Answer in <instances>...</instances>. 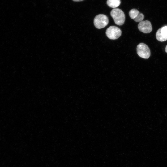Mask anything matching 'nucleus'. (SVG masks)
I'll return each instance as SVG.
<instances>
[{
    "label": "nucleus",
    "instance_id": "obj_8",
    "mask_svg": "<svg viewBox=\"0 0 167 167\" xmlns=\"http://www.w3.org/2000/svg\"><path fill=\"white\" fill-rule=\"evenodd\" d=\"M139 12L137 9H132L130 11L129 14L130 17L133 19L136 17Z\"/></svg>",
    "mask_w": 167,
    "mask_h": 167
},
{
    "label": "nucleus",
    "instance_id": "obj_7",
    "mask_svg": "<svg viewBox=\"0 0 167 167\" xmlns=\"http://www.w3.org/2000/svg\"><path fill=\"white\" fill-rule=\"evenodd\" d=\"M121 3L120 0H107V4L109 7L115 8L119 6Z\"/></svg>",
    "mask_w": 167,
    "mask_h": 167
},
{
    "label": "nucleus",
    "instance_id": "obj_3",
    "mask_svg": "<svg viewBox=\"0 0 167 167\" xmlns=\"http://www.w3.org/2000/svg\"><path fill=\"white\" fill-rule=\"evenodd\" d=\"M137 52L141 58L148 59L150 56V50L149 47L145 43H141L137 46Z\"/></svg>",
    "mask_w": 167,
    "mask_h": 167
},
{
    "label": "nucleus",
    "instance_id": "obj_5",
    "mask_svg": "<svg viewBox=\"0 0 167 167\" xmlns=\"http://www.w3.org/2000/svg\"><path fill=\"white\" fill-rule=\"evenodd\" d=\"M138 28L140 31L145 33L150 32L152 29L151 23L148 20L140 22L138 24Z\"/></svg>",
    "mask_w": 167,
    "mask_h": 167
},
{
    "label": "nucleus",
    "instance_id": "obj_11",
    "mask_svg": "<svg viewBox=\"0 0 167 167\" xmlns=\"http://www.w3.org/2000/svg\"><path fill=\"white\" fill-rule=\"evenodd\" d=\"M165 51L167 53V45H166L165 48Z\"/></svg>",
    "mask_w": 167,
    "mask_h": 167
},
{
    "label": "nucleus",
    "instance_id": "obj_10",
    "mask_svg": "<svg viewBox=\"0 0 167 167\" xmlns=\"http://www.w3.org/2000/svg\"><path fill=\"white\" fill-rule=\"evenodd\" d=\"M72 0L75 2H79V1H83L84 0Z\"/></svg>",
    "mask_w": 167,
    "mask_h": 167
},
{
    "label": "nucleus",
    "instance_id": "obj_6",
    "mask_svg": "<svg viewBox=\"0 0 167 167\" xmlns=\"http://www.w3.org/2000/svg\"><path fill=\"white\" fill-rule=\"evenodd\" d=\"M156 39L159 41L163 42L167 40V26L159 28L156 33Z\"/></svg>",
    "mask_w": 167,
    "mask_h": 167
},
{
    "label": "nucleus",
    "instance_id": "obj_4",
    "mask_svg": "<svg viewBox=\"0 0 167 167\" xmlns=\"http://www.w3.org/2000/svg\"><path fill=\"white\" fill-rule=\"evenodd\" d=\"M122 31L118 27L112 26L107 28L106 31L107 37L111 40H115L118 38L121 35Z\"/></svg>",
    "mask_w": 167,
    "mask_h": 167
},
{
    "label": "nucleus",
    "instance_id": "obj_9",
    "mask_svg": "<svg viewBox=\"0 0 167 167\" xmlns=\"http://www.w3.org/2000/svg\"><path fill=\"white\" fill-rule=\"evenodd\" d=\"M144 18V15L143 14V13L139 12L138 16L136 18L133 19V20L135 22H140L143 21V19Z\"/></svg>",
    "mask_w": 167,
    "mask_h": 167
},
{
    "label": "nucleus",
    "instance_id": "obj_1",
    "mask_svg": "<svg viewBox=\"0 0 167 167\" xmlns=\"http://www.w3.org/2000/svg\"><path fill=\"white\" fill-rule=\"evenodd\" d=\"M110 15L116 24L122 25L124 24L125 17L122 10L119 8H114L111 11Z\"/></svg>",
    "mask_w": 167,
    "mask_h": 167
},
{
    "label": "nucleus",
    "instance_id": "obj_2",
    "mask_svg": "<svg viewBox=\"0 0 167 167\" xmlns=\"http://www.w3.org/2000/svg\"><path fill=\"white\" fill-rule=\"evenodd\" d=\"M93 22L95 27L100 29L104 28L108 25L109 19L105 15L100 14L94 18Z\"/></svg>",
    "mask_w": 167,
    "mask_h": 167
}]
</instances>
